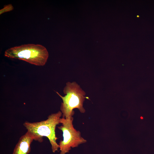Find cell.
Here are the masks:
<instances>
[{
    "label": "cell",
    "mask_w": 154,
    "mask_h": 154,
    "mask_svg": "<svg viewBox=\"0 0 154 154\" xmlns=\"http://www.w3.org/2000/svg\"><path fill=\"white\" fill-rule=\"evenodd\" d=\"M63 92L65 95L64 96L56 92L62 100L60 110L63 118L67 119L72 117L74 113L73 110L75 108L78 109L82 113L85 112L83 103L85 99L88 97L85 96V92L78 84L75 82H68Z\"/></svg>",
    "instance_id": "3"
},
{
    "label": "cell",
    "mask_w": 154,
    "mask_h": 154,
    "mask_svg": "<svg viewBox=\"0 0 154 154\" xmlns=\"http://www.w3.org/2000/svg\"><path fill=\"white\" fill-rule=\"evenodd\" d=\"M4 55L9 58L22 60L38 66L45 65L49 56L44 46L34 44H22L11 47L5 51Z\"/></svg>",
    "instance_id": "2"
},
{
    "label": "cell",
    "mask_w": 154,
    "mask_h": 154,
    "mask_svg": "<svg viewBox=\"0 0 154 154\" xmlns=\"http://www.w3.org/2000/svg\"><path fill=\"white\" fill-rule=\"evenodd\" d=\"M62 116L61 111L49 115L46 120L40 122H30L25 121L23 124L27 131L35 137V140L41 142L42 137H46L48 139L51 146L53 152L55 153L59 148L56 142L58 138L56 136L55 129L56 125L60 123V119Z\"/></svg>",
    "instance_id": "1"
},
{
    "label": "cell",
    "mask_w": 154,
    "mask_h": 154,
    "mask_svg": "<svg viewBox=\"0 0 154 154\" xmlns=\"http://www.w3.org/2000/svg\"><path fill=\"white\" fill-rule=\"evenodd\" d=\"M33 140H35L34 136L27 131L20 138L12 154H28L31 151V145Z\"/></svg>",
    "instance_id": "5"
},
{
    "label": "cell",
    "mask_w": 154,
    "mask_h": 154,
    "mask_svg": "<svg viewBox=\"0 0 154 154\" xmlns=\"http://www.w3.org/2000/svg\"><path fill=\"white\" fill-rule=\"evenodd\" d=\"M14 9V7L11 4L5 5L4 7L0 10V15L13 10Z\"/></svg>",
    "instance_id": "6"
},
{
    "label": "cell",
    "mask_w": 154,
    "mask_h": 154,
    "mask_svg": "<svg viewBox=\"0 0 154 154\" xmlns=\"http://www.w3.org/2000/svg\"><path fill=\"white\" fill-rule=\"evenodd\" d=\"M73 120V117L67 119L62 117L60 119V123L62 125L58 127L62 131L63 138L59 144L60 154H66L69 152L72 147H77L86 142V140L81 137L80 131L74 128Z\"/></svg>",
    "instance_id": "4"
}]
</instances>
